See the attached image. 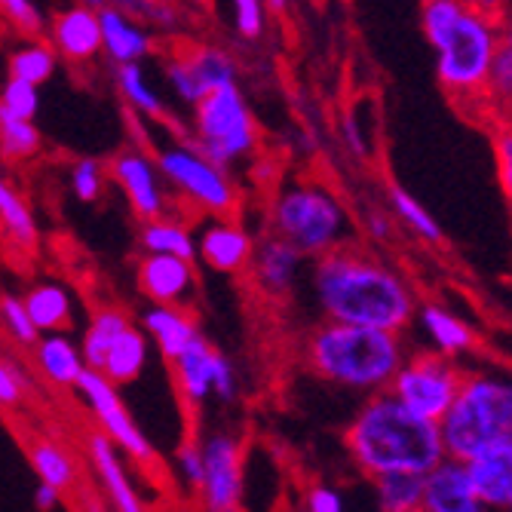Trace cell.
Wrapping results in <instances>:
<instances>
[{
  "instance_id": "5bb4252c",
  "label": "cell",
  "mask_w": 512,
  "mask_h": 512,
  "mask_svg": "<svg viewBox=\"0 0 512 512\" xmlns=\"http://www.w3.org/2000/svg\"><path fill=\"white\" fill-rule=\"evenodd\" d=\"M111 178L117 181V188L126 194L132 212L142 221L166 215V209H169L166 206V191H163V178H160V169H157L154 157H148L145 151H138V148H129V151L114 157Z\"/></svg>"
},
{
  "instance_id": "484cf974",
  "label": "cell",
  "mask_w": 512,
  "mask_h": 512,
  "mask_svg": "<svg viewBox=\"0 0 512 512\" xmlns=\"http://www.w3.org/2000/svg\"><path fill=\"white\" fill-rule=\"evenodd\" d=\"M421 332L427 335V341L433 344L436 353L442 356H460V353H470L473 344H476V335H473V325L467 319L454 316L451 310L439 307V304H424L421 313Z\"/></svg>"
},
{
  "instance_id": "7bdbcfd3",
  "label": "cell",
  "mask_w": 512,
  "mask_h": 512,
  "mask_svg": "<svg viewBox=\"0 0 512 512\" xmlns=\"http://www.w3.org/2000/svg\"><path fill=\"white\" fill-rule=\"evenodd\" d=\"M0 16L25 34H37L43 28V16L34 0H0Z\"/></svg>"
},
{
  "instance_id": "d6a6232c",
  "label": "cell",
  "mask_w": 512,
  "mask_h": 512,
  "mask_svg": "<svg viewBox=\"0 0 512 512\" xmlns=\"http://www.w3.org/2000/svg\"><path fill=\"white\" fill-rule=\"evenodd\" d=\"M117 89L120 96L126 99V105L145 117H163L166 105L157 96V89L151 86V80L142 71V62H126L117 65Z\"/></svg>"
},
{
  "instance_id": "f546056e",
  "label": "cell",
  "mask_w": 512,
  "mask_h": 512,
  "mask_svg": "<svg viewBox=\"0 0 512 512\" xmlns=\"http://www.w3.org/2000/svg\"><path fill=\"white\" fill-rule=\"evenodd\" d=\"M424 476L421 473H381L375 476V497L378 509L384 512H421Z\"/></svg>"
},
{
  "instance_id": "30bf717a",
  "label": "cell",
  "mask_w": 512,
  "mask_h": 512,
  "mask_svg": "<svg viewBox=\"0 0 512 512\" xmlns=\"http://www.w3.org/2000/svg\"><path fill=\"white\" fill-rule=\"evenodd\" d=\"M77 396L83 399V405L96 414V421L102 427V433L120 448L126 451V457L138 460V463H154L157 460V451L151 445V439L138 430L135 417L129 414L123 396H120V387L111 384L102 371L96 368H83V375L77 378L74 384Z\"/></svg>"
},
{
  "instance_id": "db71d44e",
  "label": "cell",
  "mask_w": 512,
  "mask_h": 512,
  "mask_svg": "<svg viewBox=\"0 0 512 512\" xmlns=\"http://www.w3.org/2000/svg\"><path fill=\"white\" fill-rule=\"evenodd\" d=\"M138 4H154V0H138Z\"/></svg>"
},
{
  "instance_id": "8992f818",
  "label": "cell",
  "mask_w": 512,
  "mask_h": 512,
  "mask_svg": "<svg viewBox=\"0 0 512 512\" xmlns=\"http://www.w3.org/2000/svg\"><path fill=\"white\" fill-rule=\"evenodd\" d=\"M500 28L494 16L463 10L454 25L439 34L430 46L436 50V74L451 96L470 99L485 89L488 68L500 43Z\"/></svg>"
},
{
  "instance_id": "9a60e30c",
  "label": "cell",
  "mask_w": 512,
  "mask_h": 512,
  "mask_svg": "<svg viewBox=\"0 0 512 512\" xmlns=\"http://www.w3.org/2000/svg\"><path fill=\"white\" fill-rule=\"evenodd\" d=\"M138 289L151 304L191 307V298L197 292L194 261L163 252H145V258L138 261Z\"/></svg>"
},
{
  "instance_id": "60d3db41",
  "label": "cell",
  "mask_w": 512,
  "mask_h": 512,
  "mask_svg": "<svg viewBox=\"0 0 512 512\" xmlns=\"http://www.w3.org/2000/svg\"><path fill=\"white\" fill-rule=\"evenodd\" d=\"M234 7V25L237 34L246 40H258L267 28V7L264 0H230Z\"/></svg>"
},
{
  "instance_id": "74e56055",
  "label": "cell",
  "mask_w": 512,
  "mask_h": 512,
  "mask_svg": "<svg viewBox=\"0 0 512 512\" xmlns=\"http://www.w3.org/2000/svg\"><path fill=\"white\" fill-rule=\"evenodd\" d=\"M105 166L92 157H83L71 166V191L80 203H96L105 191Z\"/></svg>"
},
{
  "instance_id": "8fae6325",
  "label": "cell",
  "mask_w": 512,
  "mask_h": 512,
  "mask_svg": "<svg viewBox=\"0 0 512 512\" xmlns=\"http://www.w3.org/2000/svg\"><path fill=\"white\" fill-rule=\"evenodd\" d=\"M175 384L184 405L203 408L209 399L234 402L237 399V371L224 353H218L203 335L194 338L175 359Z\"/></svg>"
},
{
  "instance_id": "7dc6e473",
  "label": "cell",
  "mask_w": 512,
  "mask_h": 512,
  "mask_svg": "<svg viewBox=\"0 0 512 512\" xmlns=\"http://www.w3.org/2000/svg\"><path fill=\"white\" fill-rule=\"evenodd\" d=\"M145 16H148V19H151V25H154V28H160V31L175 28V10H172V7H166L163 0H154V4H145Z\"/></svg>"
},
{
  "instance_id": "5b68a950",
  "label": "cell",
  "mask_w": 512,
  "mask_h": 512,
  "mask_svg": "<svg viewBox=\"0 0 512 512\" xmlns=\"http://www.w3.org/2000/svg\"><path fill=\"white\" fill-rule=\"evenodd\" d=\"M273 230L286 237L304 258H316L335 246H344L350 234V215L322 184H292L273 203Z\"/></svg>"
},
{
  "instance_id": "d590c367",
  "label": "cell",
  "mask_w": 512,
  "mask_h": 512,
  "mask_svg": "<svg viewBox=\"0 0 512 512\" xmlns=\"http://www.w3.org/2000/svg\"><path fill=\"white\" fill-rule=\"evenodd\" d=\"M43 135L34 126V120L25 117H10L0 111V154L7 160H28L40 151Z\"/></svg>"
},
{
  "instance_id": "44dd1931",
  "label": "cell",
  "mask_w": 512,
  "mask_h": 512,
  "mask_svg": "<svg viewBox=\"0 0 512 512\" xmlns=\"http://www.w3.org/2000/svg\"><path fill=\"white\" fill-rule=\"evenodd\" d=\"M99 28H102V53L114 65L142 62L154 50L151 31L138 22L132 13L120 10L117 4L99 10Z\"/></svg>"
},
{
  "instance_id": "2e32d148",
  "label": "cell",
  "mask_w": 512,
  "mask_h": 512,
  "mask_svg": "<svg viewBox=\"0 0 512 512\" xmlns=\"http://www.w3.org/2000/svg\"><path fill=\"white\" fill-rule=\"evenodd\" d=\"M482 500L473 491L467 463L457 457H442L424 473L421 512H482Z\"/></svg>"
},
{
  "instance_id": "7402d4cb",
  "label": "cell",
  "mask_w": 512,
  "mask_h": 512,
  "mask_svg": "<svg viewBox=\"0 0 512 512\" xmlns=\"http://www.w3.org/2000/svg\"><path fill=\"white\" fill-rule=\"evenodd\" d=\"M89 460H92V470H96L99 482H102V491L108 494V503L120 512H142L145 509V500L138 497L123 460H120V448L105 436V433H96L89 436Z\"/></svg>"
},
{
  "instance_id": "7c38bea8",
  "label": "cell",
  "mask_w": 512,
  "mask_h": 512,
  "mask_svg": "<svg viewBox=\"0 0 512 512\" xmlns=\"http://www.w3.org/2000/svg\"><path fill=\"white\" fill-rule=\"evenodd\" d=\"M203 451V479L197 500L209 512H234L243 506L246 479H243V445L230 433H212L200 442Z\"/></svg>"
},
{
  "instance_id": "603a6c76",
  "label": "cell",
  "mask_w": 512,
  "mask_h": 512,
  "mask_svg": "<svg viewBox=\"0 0 512 512\" xmlns=\"http://www.w3.org/2000/svg\"><path fill=\"white\" fill-rule=\"evenodd\" d=\"M145 325V335L154 338L157 350L163 359H175L184 347H188L194 338H200V322L188 307H178V304H151L142 316Z\"/></svg>"
},
{
  "instance_id": "c3c4849f",
  "label": "cell",
  "mask_w": 512,
  "mask_h": 512,
  "mask_svg": "<svg viewBox=\"0 0 512 512\" xmlns=\"http://www.w3.org/2000/svg\"><path fill=\"white\" fill-rule=\"evenodd\" d=\"M365 230L375 240H390L393 237V221L384 212L375 209V212H368V218H365Z\"/></svg>"
},
{
  "instance_id": "4fadbf2b",
  "label": "cell",
  "mask_w": 512,
  "mask_h": 512,
  "mask_svg": "<svg viewBox=\"0 0 512 512\" xmlns=\"http://www.w3.org/2000/svg\"><path fill=\"white\" fill-rule=\"evenodd\" d=\"M166 80L184 105H197L206 92L237 83V62L218 46H194L191 53L166 62Z\"/></svg>"
},
{
  "instance_id": "f6af8a7d",
  "label": "cell",
  "mask_w": 512,
  "mask_h": 512,
  "mask_svg": "<svg viewBox=\"0 0 512 512\" xmlns=\"http://www.w3.org/2000/svg\"><path fill=\"white\" fill-rule=\"evenodd\" d=\"M22 393H25V381L19 371L0 359V408H16L22 402Z\"/></svg>"
},
{
  "instance_id": "e575fe53",
  "label": "cell",
  "mask_w": 512,
  "mask_h": 512,
  "mask_svg": "<svg viewBox=\"0 0 512 512\" xmlns=\"http://www.w3.org/2000/svg\"><path fill=\"white\" fill-rule=\"evenodd\" d=\"M387 200H390V209L396 212V218L411 230V234H417L421 240L427 243H442V227L439 221L421 206V200H414L405 188H399V184H390L387 188Z\"/></svg>"
},
{
  "instance_id": "d6986e66",
  "label": "cell",
  "mask_w": 512,
  "mask_h": 512,
  "mask_svg": "<svg viewBox=\"0 0 512 512\" xmlns=\"http://www.w3.org/2000/svg\"><path fill=\"white\" fill-rule=\"evenodd\" d=\"M53 50L80 65V62H92L99 53H102V28H99V13L89 10L83 4L77 7H68L62 10L56 19H53Z\"/></svg>"
},
{
  "instance_id": "f907efd6",
  "label": "cell",
  "mask_w": 512,
  "mask_h": 512,
  "mask_svg": "<svg viewBox=\"0 0 512 512\" xmlns=\"http://www.w3.org/2000/svg\"><path fill=\"white\" fill-rule=\"evenodd\" d=\"M470 10H476V13H485V16H497L500 13V7H503V0H463Z\"/></svg>"
},
{
  "instance_id": "cb8c5ba5",
  "label": "cell",
  "mask_w": 512,
  "mask_h": 512,
  "mask_svg": "<svg viewBox=\"0 0 512 512\" xmlns=\"http://www.w3.org/2000/svg\"><path fill=\"white\" fill-rule=\"evenodd\" d=\"M34 356L40 375L56 387H74L86 368L80 347L62 332H40V338L34 341Z\"/></svg>"
},
{
  "instance_id": "8d00e7d4",
  "label": "cell",
  "mask_w": 512,
  "mask_h": 512,
  "mask_svg": "<svg viewBox=\"0 0 512 512\" xmlns=\"http://www.w3.org/2000/svg\"><path fill=\"white\" fill-rule=\"evenodd\" d=\"M0 111L10 114V117L34 120L40 111V86L19 80V77H10L4 83V89H0Z\"/></svg>"
},
{
  "instance_id": "ba28073f",
  "label": "cell",
  "mask_w": 512,
  "mask_h": 512,
  "mask_svg": "<svg viewBox=\"0 0 512 512\" xmlns=\"http://www.w3.org/2000/svg\"><path fill=\"white\" fill-rule=\"evenodd\" d=\"M160 178L206 215H230L237 209V184L227 166L206 157L194 142H172L154 157Z\"/></svg>"
},
{
  "instance_id": "6da1fadb",
  "label": "cell",
  "mask_w": 512,
  "mask_h": 512,
  "mask_svg": "<svg viewBox=\"0 0 512 512\" xmlns=\"http://www.w3.org/2000/svg\"><path fill=\"white\" fill-rule=\"evenodd\" d=\"M310 289L316 307L332 322L405 332L417 313V298L399 270L344 246L316 255Z\"/></svg>"
},
{
  "instance_id": "681fc988",
  "label": "cell",
  "mask_w": 512,
  "mask_h": 512,
  "mask_svg": "<svg viewBox=\"0 0 512 512\" xmlns=\"http://www.w3.org/2000/svg\"><path fill=\"white\" fill-rule=\"evenodd\" d=\"M62 503V491L53 488V485H46V482H37L34 488V506L37 509H56Z\"/></svg>"
},
{
  "instance_id": "3957f363",
  "label": "cell",
  "mask_w": 512,
  "mask_h": 512,
  "mask_svg": "<svg viewBox=\"0 0 512 512\" xmlns=\"http://www.w3.org/2000/svg\"><path fill=\"white\" fill-rule=\"evenodd\" d=\"M405 356L402 332L375 329V325L325 319V325H319L307 341V362L316 375L356 393L387 390Z\"/></svg>"
},
{
  "instance_id": "b9f144b4",
  "label": "cell",
  "mask_w": 512,
  "mask_h": 512,
  "mask_svg": "<svg viewBox=\"0 0 512 512\" xmlns=\"http://www.w3.org/2000/svg\"><path fill=\"white\" fill-rule=\"evenodd\" d=\"M175 470H178V479L184 482V488L197 494L200 479H203V451H200V442L188 439V442L178 445V451H175Z\"/></svg>"
},
{
  "instance_id": "277c9868",
  "label": "cell",
  "mask_w": 512,
  "mask_h": 512,
  "mask_svg": "<svg viewBox=\"0 0 512 512\" xmlns=\"http://www.w3.org/2000/svg\"><path fill=\"white\" fill-rule=\"evenodd\" d=\"M436 427L445 454L457 460L512 442V384L500 375H463Z\"/></svg>"
},
{
  "instance_id": "816d5d0a",
  "label": "cell",
  "mask_w": 512,
  "mask_h": 512,
  "mask_svg": "<svg viewBox=\"0 0 512 512\" xmlns=\"http://www.w3.org/2000/svg\"><path fill=\"white\" fill-rule=\"evenodd\" d=\"M264 7L273 13H286L289 10V0H264Z\"/></svg>"
},
{
  "instance_id": "7a4b0ae2",
  "label": "cell",
  "mask_w": 512,
  "mask_h": 512,
  "mask_svg": "<svg viewBox=\"0 0 512 512\" xmlns=\"http://www.w3.org/2000/svg\"><path fill=\"white\" fill-rule=\"evenodd\" d=\"M347 427V451L365 476L381 473H427L445 457L439 427L405 408L390 390L368 393Z\"/></svg>"
},
{
  "instance_id": "52a82bcc",
  "label": "cell",
  "mask_w": 512,
  "mask_h": 512,
  "mask_svg": "<svg viewBox=\"0 0 512 512\" xmlns=\"http://www.w3.org/2000/svg\"><path fill=\"white\" fill-rule=\"evenodd\" d=\"M194 145L221 166L255 154L258 123L237 83H224L194 105Z\"/></svg>"
},
{
  "instance_id": "4316f807",
  "label": "cell",
  "mask_w": 512,
  "mask_h": 512,
  "mask_svg": "<svg viewBox=\"0 0 512 512\" xmlns=\"http://www.w3.org/2000/svg\"><path fill=\"white\" fill-rule=\"evenodd\" d=\"M37 332H65L74 319V298L62 283H40L22 298Z\"/></svg>"
},
{
  "instance_id": "f5cc1de1",
  "label": "cell",
  "mask_w": 512,
  "mask_h": 512,
  "mask_svg": "<svg viewBox=\"0 0 512 512\" xmlns=\"http://www.w3.org/2000/svg\"><path fill=\"white\" fill-rule=\"evenodd\" d=\"M80 4H83V7H89V10H96V13H99L102 7H111V4H114V0H80Z\"/></svg>"
},
{
  "instance_id": "83f0119b",
  "label": "cell",
  "mask_w": 512,
  "mask_h": 512,
  "mask_svg": "<svg viewBox=\"0 0 512 512\" xmlns=\"http://www.w3.org/2000/svg\"><path fill=\"white\" fill-rule=\"evenodd\" d=\"M138 243H142V252H163V255H178L191 261L197 258V240L188 230V224L166 218V215L145 221Z\"/></svg>"
},
{
  "instance_id": "ee69618b",
  "label": "cell",
  "mask_w": 512,
  "mask_h": 512,
  "mask_svg": "<svg viewBox=\"0 0 512 512\" xmlns=\"http://www.w3.org/2000/svg\"><path fill=\"white\" fill-rule=\"evenodd\" d=\"M304 509H310V512H344V494L332 485H313L304 491Z\"/></svg>"
},
{
  "instance_id": "9c48e42d",
  "label": "cell",
  "mask_w": 512,
  "mask_h": 512,
  "mask_svg": "<svg viewBox=\"0 0 512 512\" xmlns=\"http://www.w3.org/2000/svg\"><path fill=\"white\" fill-rule=\"evenodd\" d=\"M460 381H463V371L451 362V356L424 350V353L402 359L387 390L414 414L439 424V417L448 411L451 399L457 396Z\"/></svg>"
},
{
  "instance_id": "f35d334b",
  "label": "cell",
  "mask_w": 512,
  "mask_h": 512,
  "mask_svg": "<svg viewBox=\"0 0 512 512\" xmlns=\"http://www.w3.org/2000/svg\"><path fill=\"white\" fill-rule=\"evenodd\" d=\"M0 322H4V329L10 332V338L19 341V344H25V347H34V341L40 338L37 325L31 322L22 298L7 295L4 301H0Z\"/></svg>"
},
{
  "instance_id": "ffe728a7",
  "label": "cell",
  "mask_w": 512,
  "mask_h": 512,
  "mask_svg": "<svg viewBox=\"0 0 512 512\" xmlns=\"http://www.w3.org/2000/svg\"><path fill=\"white\" fill-rule=\"evenodd\" d=\"M467 463L476 497L485 509H509L512 506V442L494 445Z\"/></svg>"
},
{
  "instance_id": "d4e9b609",
  "label": "cell",
  "mask_w": 512,
  "mask_h": 512,
  "mask_svg": "<svg viewBox=\"0 0 512 512\" xmlns=\"http://www.w3.org/2000/svg\"><path fill=\"white\" fill-rule=\"evenodd\" d=\"M151 359V341L142 329H135L129 322L126 329L114 338V344L108 347L105 353V362H102V375L111 381V384H132L142 378V371Z\"/></svg>"
},
{
  "instance_id": "836d02e7",
  "label": "cell",
  "mask_w": 512,
  "mask_h": 512,
  "mask_svg": "<svg viewBox=\"0 0 512 512\" xmlns=\"http://www.w3.org/2000/svg\"><path fill=\"white\" fill-rule=\"evenodd\" d=\"M0 224H4V234L22 246L31 249L37 243V221L31 206L22 200L19 191H13L7 181H0Z\"/></svg>"
},
{
  "instance_id": "1f68e13d",
  "label": "cell",
  "mask_w": 512,
  "mask_h": 512,
  "mask_svg": "<svg viewBox=\"0 0 512 512\" xmlns=\"http://www.w3.org/2000/svg\"><path fill=\"white\" fill-rule=\"evenodd\" d=\"M56 68H59V53L53 50V43H43V40H28L16 46L10 56V77L28 80L34 86L53 80Z\"/></svg>"
},
{
  "instance_id": "4dcf8cb0",
  "label": "cell",
  "mask_w": 512,
  "mask_h": 512,
  "mask_svg": "<svg viewBox=\"0 0 512 512\" xmlns=\"http://www.w3.org/2000/svg\"><path fill=\"white\" fill-rule=\"evenodd\" d=\"M31 470L37 473L40 482L53 485L59 491H71L77 485V467L71 454L50 439H40L31 445Z\"/></svg>"
},
{
  "instance_id": "f1b7e54d",
  "label": "cell",
  "mask_w": 512,
  "mask_h": 512,
  "mask_svg": "<svg viewBox=\"0 0 512 512\" xmlns=\"http://www.w3.org/2000/svg\"><path fill=\"white\" fill-rule=\"evenodd\" d=\"M129 325V316L117 307H102L96 316L89 319L86 332H83V341H80V356H83V365L86 368H102L105 362V353L108 347L114 344V338Z\"/></svg>"
},
{
  "instance_id": "e0dca14e",
  "label": "cell",
  "mask_w": 512,
  "mask_h": 512,
  "mask_svg": "<svg viewBox=\"0 0 512 512\" xmlns=\"http://www.w3.org/2000/svg\"><path fill=\"white\" fill-rule=\"evenodd\" d=\"M255 286L270 298H286L295 292L298 279L304 276V255L286 237H264L249 258Z\"/></svg>"
},
{
  "instance_id": "ab89813d",
  "label": "cell",
  "mask_w": 512,
  "mask_h": 512,
  "mask_svg": "<svg viewBox=\"0 0 512 512\" xmlns=\"http://www.w3.org/2000/svg\"><path fill=\"white\" fill-rule=\"evenodd\" d=\"M485 89L491 92V96H500L503 102L509 99V92H512V46H509V40L497 43L491 68H488Z\"/></svg>"
},
{
  "instance_id": "bcb514c9",
  "label": "cell",
  "mask_w": 512,
  "mask_h": 512,
  "mask_svg": "<svg viewBox=\"0 0 512 512\" xmlns=\"http://www.w3.org/2000/svg\"><path fill=\"white\" fill-rule=\"evenodd\" d=\"M497 163H500L503 191L509 194V175H512V138H509V132H503V135L497 138Z\"/></svg>"
},
{
  "instance_id": "ac0fdd59",
  "label": "cell",
  "mask_w": 512,
  "mask_h": 512,
  "mask_svg": "<svg viewBox=\"0 0 512 512\" xmlns=\"http://www.w3.org/2000/svg\"><path fill=\"white\" fill-rule=\"evenodd\" d=\"M255 240L240 221H230L227 215H218L200 230L197 255L206 261V267L218 273H243L249 267Z\"/></svg>"
}]
</instances>
